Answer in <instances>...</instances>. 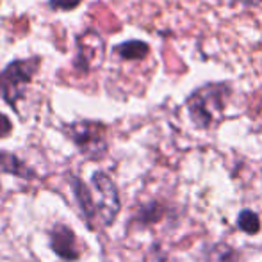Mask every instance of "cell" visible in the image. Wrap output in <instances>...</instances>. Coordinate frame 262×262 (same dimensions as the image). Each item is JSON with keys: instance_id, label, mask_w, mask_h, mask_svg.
Instances as JSON below:
<instances>
[{"instance_id": "3", "label": "cell", "mask_w": 262, "mask_h": 262, "mask_svg": "<svg viewBox=\"0 0 262 262\" xmlns=\"http://www.w3.org/2000/svg\"><path fill=\"white\" fill-rule=\"evenodd\" d=\"M36 59H24V61H14L4 70L0 75V88L2 95L11 105L16 104L18 98H21L24 90L31 82L32 75L36 73Z\"/></svg>"}, {"instance_id": "1", "label": "cell", "mask_w": 262, "mask_h": 262, "mask_svg": "<svg viewBox=\"0 0 262 262\" xmlns=\"http://www.w3.org/2000/svg\"><path fill=\"white\" fill-rule=\"evenodd\" d=\"M75 182V194L80 207L88 220H97L102 227H107L114 221L116 214L120 212V196L114 182L105 173H95L91 180V189H88L86 184L80 180Z\"/></svg>"}, {"instance_id": "2", "label": "cell", "mask_w": 262, "mask_h": 262, "mask_svg": "<svg viewBox=\"0 0 262 262\" xmlns=\"http://www.w3.org/2000/svg\"><path fill=\"white\" fill-rule=\"evenodd\" d=\"M227 86L223 84H207L191 95L187 107L193 121L198 127H210L216 120H220L225 104Z\"/></svg>"}, {"instance_id": "8", "label": "cell", "mask_w": 262, "mask_h": 262, "mask_svg": "<svg viewBox=\"0 0 262 262\" xmlns=\"http://www.w3.org/2000/svg\"><path fill=\"white\" fill-rule=\"evenodd\" d=\"M237 225L243 232L246 234H257L260 228V221H259V216L252 210H243L239 214V220H237Z\"/></svg>"}, {"instance_id": "10", "label": "cell", "mask_w": 262, "mask_h": 262, "mask_svg": "<svg viewBox=\"0 0 262 262\" xmlns=\"http://www.w3.org/2000/svg\"><path fill=\"white\" fill-rule=\"evenodd\" d=\"M11 128H13V125H11L9 118H7L6 114L0 113V138H2V136H7V134H9Z\"/></svg>"}, {"instance_id": "4", "label": "cell", "mask_w": 262, "mask_h": 262, "mask_svg": "<svg viewBox=\"0 0 262 262\" xmlns=\"http://www.w3.org/2000/svg\"><path fill=\"white\" fill-rule=\"evenodd\" d=\"M70 138L77 143V146L88 157L97 159L105 154L107 143H105L104 127L100 123H93V121L73 123L70 127Z\"/></svg>"}, {"instance_id": "9", "label": "cell", "mask_w": 262, "mask_h": 262, "mask_svg": "<svg viewBox=\"0 0 262 262\" xmlns=\"http://www.w3.org/2000/svg\"><path fill=\"white\" fill-rule=\"evenodd\" d=\"M82 0H50V6L54 9H62V11H70L73 7H77Z\"/></svg>"}, {"instance_id": "6", "label": "cell", "mask_w": 262, "mask_h": 262, "mask_svg": "<svg viewBox=\"0 0 262 262\" xmlns=\"http://www.w3.org/2000/svg\"><path fill=\"white\" fill-rule=\"evenodd\" d=\"M120 57L127 59V61H136V59H145L146 54H148V45L139 39H132V41H125L121 45H118L114 49Z\"/></svg>"}, {"instance_id": "7", "label": "cell", "mask_w": 262, "mask_h": 262, "mask_svg": "<svg viewBox=\"0 0 262 262\" xmlns=\"http://www.w3.org/2000/svg\"><path fill=\"white\" fill-rule=\"evenodd\" d=\"M0 171L13 173V175L18 177H31V171L21 164L20 159H16L7 152H0Z\"/></svg>"}, {"instance_id": "5", "label": "cell", "mask_w": 262, "mask_h": 262, "mask_svg": "<svg viewBox=\"0 0 262 262\" xmlns=\"http://www.w3.org/2000/svg\"><path fill=\"white\" fill-rule=\"evenodd\" d=\"M50 245H52L54 252L57 253L61 259L73 260L79 257V250H77V239L73 232L64 225H57L54 230L50 232Z\"/></svg>"}]
</instances>
